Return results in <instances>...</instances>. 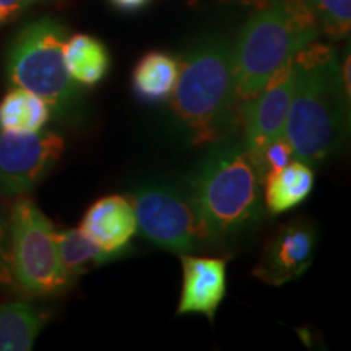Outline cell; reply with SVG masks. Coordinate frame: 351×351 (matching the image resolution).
I'll return each instance as SVG.
<instances>
[{
  "instance_id": "1",
  "label": "cell",
  "mask_w": 351,
  "mask_h": 351,
  "mask_svg": "<svg viewBox=\"0 0 351 351\" xmlns=\"http://www.w3.org/2000/svg\"><path fill=\"white\" fill-rule=\"evenodd\" d=\"M295 90L283 137L296 160L315 166L343 147L350 122V88L337 52L328 44H306L293 56Z\"/></svg>"
},
{
  "instance_id": "9",
  "label": "cell",
  "mask_w": 351,
  "mask_h": 351,
  "mask_svg": "<svg viewBox=\"0 0 351 351\" xmlns=\"http://www.w3.org/2000/svg\"><path fill=\"white\" fill-rule=\"evenodd\" d=\"M295 80V60L289 57L257 95L243 103V109L239 112V121L243 124V143L252 163L271 142L283 137Z\"/></svg>"
},
{
  "instance_id": "13",
  "label": "cell",
  "mask_w": 351,
  "mask_h": 351,
  "mask_svg": "<svg viewBox=\"0 0 351 351\" xmlns=\"http://www.w3.org/2000/svg\"><path fill=\"white\" fill-rule=\"evenodd\" d=\"M263 186V204L270 215H282L302 204L314 187V173L309 165L293 160L283 169L267 176Z\"/></svg>"
},
{
  "instance_id": "20",
  "label": "cell",
  "mask_w": 351,
  "mask_h": 351,
  "mask_svg": "<svg viewBox=\"0 0 351 351\" xmlns=\"http://www.w3.org/2000/svg\"><path fill=\"white\" fill-rule=\"evenodd\" d=\"M295 158V152H293L291 145L287 142V138H276L275 142H271L269 147L261 153V156L254 161L256 171L258 174L261 182L265 181L267 176L276 173V171L283 169L285 166L291 163Z\"/></svg>"
},
{
  "instance_id": "19",
  "label": "cell",
  "mask_w": 351,
  "mask_h": 351,
  "mask_svg": "<svg viewBox=\"0 0 351 351\" xmlns=\"http://www.w3.org/2000/svg\"><path fill=\"white\" fill-rule=\"evenodd\" d=\"M319 21L322 33L345 38L351 26V0H304Z\"/></svg>"
},
{
  "instance_id": "17",
  "label": "cell",
  "mask_w": 351,
  "mask_h": 351,
  "mask_svg": "<svg viewBox=\"0 0 351 351\" xmlns=\"http://www.w3.org/2000/svg\"><path fill=\"white\" fill-rule=\"evenodd\" d=\"M44 326V315L28 302L0 304V351H28Z\"/></svg>"
},
{
  "instance_id": "6",
  "label": "cell",
  "mask_w": 351,
  "mask_h": 351,
  "mask_svg": "<svg viewBox=\"0 0 351 351\" xmlns=\"http://www.w3.org/2000/svg\"><path fill=\"white\" fill-rule=\"evenodd\" d=\"M8 263L16 285L33 296L62 295L73 282L60 263L54 226L32 200H19L10 212Z\"/></svg>"
},
{
  "instance_id": "14",
  "label": "cell",
  "mask_w": 351,
  "mask_h": 351,
  "mask_svg": "<svg viewBox=\"0 0 351 351\" xmlns=\"http://www.w3.org/2000/svg\"><path fill=\"white\" fill-rule=\"evenodd\" d=\"M181 64L165 52H148L135 65L132 88L137 98L147 103H160L173 95Z\"/></svg>"
},
{
  "instance_id": "18",
  "label": "cell",
  "mask_w": 351,
  "mask_h": 351,
  "mask_svg": "<svg viewBox=\"0 0 351 351\" xmlns=\"http://www.w3.org/2000/svg\"><path fill=\"white\" fill-rule=\"evenodd\" d=\"M56 244L60 263L72 280L116 258L101 249L80 228L56 231Z\"/></svg>"
},
{
  "instance_id": "4",
  "label": "cell",
  "mask_w": 351,
  "mask_h": 351,
  "mask_svg": "<svg viewBox=\"0 0 351 351\" xmlns=\"http://www.w3.org/2000/svg\"><path fill=\"white\" fill-rule=\"evenodd\" d=\"M320 34L304 0H269L245 21L232 46L238 104L257 95L289 57Z\"/></svg>"
},
{
  "instance_id": "11",
  "label": "cell",
  "mask_w": 351,
  "mask_h": 351,
  "mask_svg": "<svg viewBox=\"0 0 351 351\" xmlns=\"http://www.w3.org/2000/svg\"><path fill=\"white\" fill-rule=\"evenodd\" d=\"M182 263V291L178 315L204 314L210 322L226 296L230 257H199L179 254Z\"/></svg>"
},
{
  "instance_id": "12",
  "label": "cell",
  "mask_w": 351,
  "mask_h": 351,
  "mask_svg": "<svg viewBox=\"0 0 351 351\" xmlns=\"http://www.w3.org/2000/svg\"><path fill=\"white\" fill-rule=\"evenodd\" d=\"M80 230L101 249L119 257L125 254L138 228L130 200L122 195H108L86 210Z\"/></svg>"
},
{
  "instance_id": "10",
  "label": "cell",
  "mask_w": 351,
  "mask_h": 351,
  "mask_svg": "<svg viewBox=\"0 0 351 351\" xmlns=\"http://www.w3.org/2000/svg\"><path fill=\"white\" fill-rule=\"evenodd\" d=\"M317 230L306 219H295L280 226L267 241L252 275L261 282L282 287L295 282L314 261Z\"/></svg>"
},
{
  "instance_id": "3",
  "label": "cell",
  "mask_w": 351,
  "mask_h": 351,
  "mask_svg": "<svg viewBox=\"0 0 351 351\" xmlns=\"http://www.w3.org/2000/svg\"><path fill=\"white\" fill-rule=\"evenodd\" d=\"M184 182L207 241L239 234L262 217V182L243 140L212 143Z\"/></svg>"
},
{
  "instance_id": "21",
  "label": "cell",
  "mask_w": 351,
  "mask_h": 351,
  "mask_svg": "<svg viewBox=\"0 0 351 351\" xmlns=\"http://www.w3.org/2000/svg\"><path fill=\"white\" fill-rule=\"evenodd\" d=\"M43 2H49V0H0V25L7 23L28 10L29 7Z\"/></svg>"
},
{
  "instance_id": "15",
  "label": "cell",
  "mask_w": 351,
  "mask_h": 351,
  "mask_svg": "<svg viewBox=\"0 0 351 351\" xmlns=\"http://www.w3.org/2000/svg\"><path fill=\"white\" fill-rule=\"evenodd\" d=\"M64 62L73 82L95 86L109 72L111 57L99 39L90 34H75L64 44Z\"/></svg>"
},
{
  "instance_id": "8",
  "label": "cell",
  "mask_w": 351,
  "mask_h": 351,
  "mask_svg": "<svg viewBox=\"0 0 351 351\" xmlns=\"http://www.w3.org/2000/svg\"><path fill=\"white\" fill-rule=\"evenodd\" d=\"M64 150V138L52 130H0V192L21 195L33 191L59 163Z\"/></svg>"
},
{
  "instance_id": "16",
  "label": "cell",
  "mask_w": 351,
  "mask_h": 351,
  "mask_svg": "<svg viewBox=\"0 0 351 351\" xmlns=\"http://www.w3.org/2000/svg\"><path fill=\"white\" fill-rule=\"evenodd\" d=\"M51 117V108L39 96L23 88L13 90L0 101V130L34 134L43 130Z\"/></svg>"
},
{
  "instance_id": "7",
  "label": "cell",
  "mask_w": 351,
  "mask_h": 351,
  "mask_svg": "<svg viewBox=\"0 0 351 351\" xmlns=\"http://www.w3.org/2000/svg\"><path fill=\"white\" fill-rule=\"evenodd\" d=\"M137 228L156 247L173 254H191L205 234L186 187L166 179H147L132 189Z\"/></svg>"
},
{
  "instance_id": "2",
  "label": "cell",
  "mask_w": 351,
  "mask_h": 351,
  "mask_svg": "<svg viewBox=\"0 0 351 351\" xmlns=\"http://www.w3.org/2000/svg\"><path fill=\"white\" fill-rule=\"evenodd\" d=\"M232 46L230 34H210L179 62L171 108L179 129L197 147L226 138L238 117Z\"/></svg>"
},
{
  "instance_id": "5",
  "label": "cell",
  "mask_w": 351,
  "mask_h": 351,
  "mask_svg": "<svg viewBox=\"0 0 351 351\" xmlns=\"http://www.w3.org/2000/svg\"><path fill=\"white\" fill-rule=\"evenodd\" d=\"M65 29L59 21L41 19L26 25L12 43L7 75L13 86L39 96L57 116L77 103V83L64 62Z\"/></svg>"
},
{
  "instance_id": "22",
  "label": "cell",
  "mask_w": 351,
  "mask_h": 351,
  "mask_svg": "<svg viewBox=\"0 0 351 351\" xmlns=\"http://www.w3.org/2000/svg\"><path fill=\"white\" fill-rule=\"evenodd\" d=\"M112 7L122 12H137L147 7L152 0H109Z\"/></svg>"
}]
</instances>
